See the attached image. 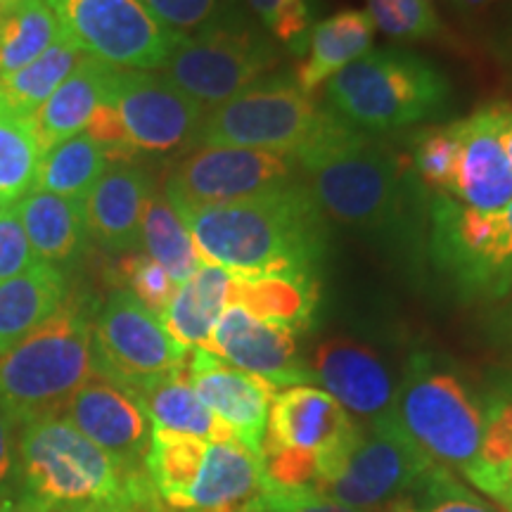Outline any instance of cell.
<instances>
[{
    "mask_svg": "<svg viewBox=\"0 0 512 512\" xmlns=\"http://www.w3.org/2000/svg\"><path fill=\"white\" fill-rule=\"evenodd\" d=\"M294 159L325 219L403 256L427 242L422 240L430 228L427 188L408 155L356 131L332 112L330 124Z\"/></svg>",
    "mask_w": 512,
    "mask_h": 512,
    "instance_id": "6da1fadb",
    "label": "cell"
},
{
    "mask_svg": "<svg viewBox=\"0 0 512 512\" xmlns=\"http://www.w3.org/2000/svg\"><path fill=\"white\" fill-rule=\"evenodd\" d=\"M176 211L204 264L233 275H318L328 256V219L304 183L254 200Z\"/></svg>",
    "mask_w": 512,
    "mask_h": 512,
    "instance_id": "7a4b0ae2",
    "label": "cell"
},
{
    "mask_svg": "<svg viewBox=\"0 0 512 512\" xmlns=\"http://www.w3.org/2000/svg\"><path fill=\"white\" fill-rule=\"evenodd\" d=\"M19 489L50 512L105 503L162 508L145 470L102 451L62 415L31 420L19 430Z\"/></svg>",
    "mask_w": 512,
    "mask_h": 512,
    "instance_id": "3957f363",
    "label": "cell"
},
{
    "mask_svg": "<svg viewBox=\"0 0 512 512\" xmlns=\"http://www.w3.org/2000/svg\"><path fill=\"white\" fill-rule=\"evenodd\" d=\"M95 309L86 294L69 292L53 316L0 356V408L19 427L60 415L95 375Z\"/></svg>",
    "mask_w": 512,
    "mask_h": 512,
    "instance_id": "277c9868",
    "label": "cell"
},
{
    "mask_svg": "<svg viewBox=\"0 0 512 512\" xmlns=\"http://www.w3.org/2000/svg\"><path fill=\"white\" fill-rule=\"evenodd\" d=\"M328 107L368 136L401 131L441 117L451 83L437 64L413 50H368L328 81Z\"/></svg>",
    "mask_w": 512,
    "mask_h": 512,
    "instance_id": "5b68a950",
    "label": "cell"
},
{
    "mask_svg": "<svg viewBox=\"0 0 512 512\" xmlns=\"http://www.w3.org/2000/svg\"><path fill=\"white\" fill-rule=\"evenodd\" d=\"M145 475L164 508L245 512L266 486L261 456L238 439L204 441L152 430Z\"/></svg>",
    "mask_w": 512,
    "mask_h": 512,
    "instance_id": "8992f818",
    "label": "cell"
},
{
    "mask_svg": "<svg viewBox=\"0 0 512 512\" xmlns=\"http://www.w3.org/2000/svg\"><path fill=\"white\" fill-rule=\"evenodd\" d=\"M394 418L432 463L463 477L479 463L484 403L446 358L430 351L408 356Z\"/></svg>",
    "mask_w": 512,
    "mask_h": 512,
    "instance_id": "52a82bcc",
    "label": "cell"
},
{
    "mask_svg": "<svg viewBox=\"0 0 512 512\" xmlns=\"http://www.w3.org/2000/svg\"><path fill=\"white\" fill-rule=\"evenodd\" d=\"M278 64V43L245 8H238L200 34L181 38L159 74L209 112L247 91Z\"/></svg>",
    "mask_w": 512,
    "mask_h": 512,
    "instance_id": "ba28073f",
    "label": "cell"
},
{
    "mask_svg": "<svg viewBox=\"0 0 512 512\" xmlns=\"http://www.w3.org/2000/svg\"><path fill=\"white\" fill-rule=\"evenodd\" d=\"M430 252L463 302H501L512 290V223L505 211H479L456 197L430 200Z\"/></svg>",
    "mask_w": 512,
    "mask_h": 512,
    "instance_id": "9c48e42d",
    "label": "cell"
},
{
    "mask_svg": "<svg viewBox=\"0 0 512 512\" xmlns=\"http://www.w3.org/2000/svg\"><path fill=\"white\" fill-rule=\"evenodd\" d=\"M332 110L297 86L292 74L264 76L207 112L197 147H247L297 157L330 124Z\"/></svg>",
    "mask_w": 512,
    "mask_h": 512,
    "instance_id": "30bf717a",
    "label": "cell"
},
{
    "mask_svg": "<svg viewBox=\"0 0 512 512\" xmlns=\"http://www.w3.org/2000/svg\"><path fill=\"white\" fill-rule=\"evenodd\" d=\"M432 463L392 415L387 420L358 422L342 451L318 472L311 489L351 505L384 512L425 477Z\"/></svg>",
    "mask_w": 512,
    "mask_h": 512,
    "instance_id": "8fae6325",
    "label": "cell"
},
{
    "mask_svg": "<svg viewBox=\"0 0 512 512\" xmlns=\"http://www.w3.org/2000/svg\"><path fill=\"white\" fill-rule=\"evenodd\" d=\"M354 430L356 420L323 389L297 384L275 392L261 446L266 479L311 489Z\"/></svg>",
    "mask_w": 512,
    "mask_h": 512,
    "instance_id": "7c38bea8",
    "label": "cell"
},
{
    "mask_svg": "<svg viewBox=\"0 0 512 512\" xmlns=\"http://www.w3.org/2000/svg\"><path fill=\"white\" fill-rule=\"evenodd\" d=\"M55 12L62 36L83 55L112 69L159 72L176 43L140 0H43Z\"/></svg>",
    "mask_w": 512,
    "mask_h": 512,
    "instance_id": "4fadbf2b",
    "label": "cell"
},
{
    "mask_svg": "<svg viewBox=\"0 0 512 512\" xmlns=\"http://www.w3.org/2000/svg\"><path fill=\"white\" fill-rule=\"evenodd\" d=\"M302 183L297 159L247 147H195L171 166L164 195L174 209L219 207Z\"/></svg>",
    "mask_w": 512,
    "mask_h": 512,
    "instance_id": "5bb4252c",
    "label": "cell"
},
{
    "mask_svg": "<svg viewBox=\"0 0 512 512\" xmlns=\"http://www.w3.org/2000/svg\"><path fill=\"white\" fill-rule=\"evenodd\" d=\"M183 349L166 332L159 316L124 287L95 309L93 316V363L95 373L138 392L145 384L166 377L185 366Z\"/></svg>",
    "mask_w": 512,
    "mask_h": 512,
    "instance_id": "9a60e30c",
    "label": "cell"
},
{
    "mask_svg": "<svg viewBox=\"0 0 512 512\" xmlns=\"http://www.w3.org/2000/svg\"><path fill=\"white\" fill-rule=\"evenodd\" d=\"M105 102L117 110L136 152H176L195 147L207 110L159 72L114 69Z\"/></svg>",
    "mask_w": 512,
    "mask_h": 512,
    "instance_id": "2e32d148",
    "label": "cell"
},
{
    "mask_svg": "<svg viewBox=\"0 0 512 512\" xmlns=\"http://www.w3.org/2000/svg\"><path fill=\"white\" fill-rule=\"evenodd\" d=\"M297 337L285 325L256 318L240 304H228L209 342L200 349L211 351L228 366L261 377L275 389L297 387L311 382L309 363L299 354Z\"/></svg>",
    "mask_w": 512,
    "mask_h": 512,
    "instance_id": "e0dca14e",
    "label": "cell"
},
{
    "mask_svg": "<svg viewBox=\"0 0 512 512\" xmlns=\"http://www.w3.org/2000/svg\"><path fill=\"white\" fill-rule=\"evenodd\" d=\"M183 370L204 406L233 432L242 446L261 456L268 411L275 396L273 384L228 366L219 356L200 347L188 351Z\"/></svg>",
    "mask_w": 512,
    "mask_h": 512,
    "instance_id": "ac0fdd59",
    "label": "cell"
},
{
    "mask_svg": "<svg viewBox=\"0 0 512 512\" xmlns=\"http://www.w3.org/2000/svg\"><path fill=\"white\" fill-rule=\"evenodd\" d=\"M60 415L102 451L133 470H145L152 425L136 394L126 387L95 373L67 401Z\"/></svg>",
    "mask_w": 512,
    "mask_h": 512,
    "instance_id": "d6986e66",
    "label": "cell"
},
{
    "mask_svg": "<svg viewBox=\"0 0 512 512\" xmlns=\"http://www.w3.org/2000/svg\"><path fill=\"white\" fill-rule=\"evenodd\" d=\"M311 382H318L358 422L394 415L396 387L382 358L366 344L347 337L320 342L313 351Z\"/></svg>",
    "mask_w": 512,
    "mask_h": 512,
    "instance_id": "ffe728a7",
    "label": "cell"
},
{
    "mask_svg": "<svg viewBox=\"0 0 512 512\" xmlns=\"http://www.w3.org/2000/svg\"><path fill=\"white\" fill-rule=\"evenodd\" d=\"M458 171L451 197L479 211H501L512 202V164L498 138L496 105L453 121Z\"/></svg>",
    "mask_w": 512,
    "mask_h": 512,
    "instance_id": "44dd1931",
    "label": "cell"
},
{
    "mask_svg": "<svg viewBox=\"0 0 512 512\" xmlns=\"http://www.w3.org/2000/svg\"><path fill=\"white\" fill-rule=\"evenodd\" d=\"M150 192V174L140 164L114 162L107 166L83 200L91 240L107 252H133L140 245V219Z\"/></svg>",
    "mask_w": 512,
    "mask_h": 512,
    "instance_id": "7402d4cb",
    "label": "cell"
},
{
    "mask_svg": "<svg viewBox=\"0 0 512 512\" xmlns=\"http://www.w3.org/2000/svg\"><path fill=\"white\" fill-rule=\"evenodd\" d=\"M19 219L38 261L69 273L91 247L83 202L31 190L17 202Z\"/></svg>",
    "mask_w": 512,
    "mask_h": 512,
    "instance_id": "603a6c76",
    "label": "cell"
},
{
    "mask_svg": "<svg viewBox=\"0 0 512 512\" xmlns=\"http://www.w3.org/2000/svg\"><path fill=\"white\" fill-rule=\"evenodd\" d=\"M114 69L83 55L72 74L64 79L57 91L43 102V107L29 121L34 133L38 155H48L53 147L83 133L95 107L105 100Z\"/></svg>",
    "mask_w": 512,
    "mask_h": 512,
    "instance_id": "cb8c5ba5",
    "label": "cell"
},
{
    "mask_svg": "<svg viewBox=\"0 0 512 512\" xmlns=\"http://www.w3.org/2000/svg\"><path fill=\"white\" fill-rule=\"evenodd\" d=\"M318 302V275L311 273L233 275L230 280V304H240L252 316L285 325L297 335L313 325Z\"/></svg>",
    "mask_w": 512,
    "mask_h": 512,
    "instance_id": "d4e9b609",
    "label": "cell"
},
{
    "mask_svg": "<svg viewBox=\"0 0 512 512\" xmlns=\"http://www.w3.org/2000/svg\"><path fill=\"white\" fill-rule=\"evenodd\" d=\"M69 292L67 273L38 259L0 285V356L53 316Z\"/></svg>",
    "mask_w": 512,
    "mask_h": 512,
    "instance_id": "484cf974",
    "label": "cell"
},
{
    "mask_svg": "<svg viewBox=\"0 0 512 512\" xmlns=\"http://www.w3.org/2000/svg\"><path fill=\"white\" fill-rule=\"evenodd\" d=\"M375 24L363 10H339L313 24L309 50L292 76L306 95H313L323 83L342 72L347 64L366 55L373 43Z\"/></svg>",
    "mask_w": 512,
    "mask_h": 512,
    "instance_id": "4316f807",
    "label": "cell"
},
{
    "mask_svg": "<svg viewBox=\"0 0 512 512\" xmlns=\"http://www.w3.org/2000/svg\"><path fill=\"white\" fill-rule=\"evenodd\" d=\"M230 280L233 273L214 264H202L190 275L159 316L162 325L183 349H197L209 342L211 332L230 304Z\"/></svg>",
    "mask_w": 512,
    "mask_h": 512,
    "instance_id": "83f0119b",
    "label": "cell"
},
{
    "mask_svg": "<svg viewBox=\"0 0 512 512\" xmlns=\"http://www.w3.org/2000/svg\"><path fill=\"white\" fill-rule=\"evenodd\" d=\"M133 394L143 406L152 430L185 434L204 441L235 439L233 432L195 394L183 368L145 384Z\"/></svg>",
    "mask_w": 512,
    "mask_h": 512,
    "instance_id": "f1b7e54d",
    "label": "cell"
},
{
    "mask_svg": "<svg viewBox=\"0 0 512 512\" xmlns=\"http://www.w3.org/2000/svg\"><path fill=\"white\" fill-rule=\"evenodd\" d=\"M81 60V50L62 36L29 67L0 76V114L29 124L43 102L57 91V86L74 72Z\"/></svg>",
    "mask_w": 512,
    "mask_h": 512,
    "instance_id": "f546056e",
    "label": "cell"
},
{
    "mask_svg": "<svg viewBox=\"0 0 512 512\" xmlns=\"http://www.w3.org/2000/svg\"><path fill=\"white\" fill-rule=\"evenodd\" d=\"M140 245L150 259L166 268L176 285L185 283L190 275L200 271L204 264L195 242H192L190 230L178 211L171 207L164 192L152 188L143 207V219H140Z\"/></svg>",
    "mask_w": 512,
    "mask_h": 512,
    "instance_id": "4dcf8cb0",
    "label": "cell"
},
{
    "mask_svg": "<svg viewBox=\"0 0 512 512\" xmlns=\"http://www.w3.org/2000/svg\"><path fill=\"white\" fill-rule=\"evenodd\" d=\"M107 166H110V159L102 145L95 143L88 133H76L41 157L31 190L83 202L105 174Z\"/></svg>",
    "mask_w": 512,
    "mask_h": 512,
    "instance_id": "1f68e13d",
    "label": "cell"
},
{
    "mask_svg": "<svg viewBox=\"0 0 512 512\" xmlns=\"http://www.w3.org/2000/svg\"><path fill=\"white\" fill-rule=\"evenodd\" d=\"M60 38V22L43 0H19L0 17V76L29 67Z\"/></svg>",
    "mask_w": 512,
    "mask_h": 512,
    "instance_id": "d6a6232c",
    "label": "cell"
},
{
    "mask_svg": "<svg viewBox=\"0 0 512 512\" xmlns=\"http://www.w3.org/2000/svg\"><path fill=\"white\" fill-rule=\"evenodd\" d=\"M38 145L31 126L0 114V204H15L36 181Z\"/></svg>",
    "mask_w": 512,
    "mask_h": 512,
    "instance_id": "836d02e7",
    "label": "cell"
},
{
    "mask_svg": "<svg viewBox=\"0 0 512 512\" xmlns=\"http://www.w3.org/2000/svg\"><path fill=\"white\" fill-rule=\"evenodd\" d=\"M384 512H498L489 503L482 501L475 491L460 484L456 472L446 470L441 465H432L425 477L389 505Z\"/></svg>",
    "mask_w": 512,
    "mask_h": 512,
    "instance_id": "e575fe53",
    "label": "cell"
},
{
    "mask_svg": "<svg viewBox=\"0 0 512 512\" xmlns=\"http://www.w3.org/2000/svg\"><path fill=\"white\" fill-rule=\"evenodd\" d=\"M411 164L427 190L451 195L458 171V138L453 124L427 126L413 133Z\"/></svg>",
    "mask_w": 512,
    "mask_h": 512,
    "instance_id": "d590c367",
    "label": "cell"
},
{
    "mask_svg": "<svg viewBox=\"0 0 512 512\" xmlns=\"http://www.w3.org/2000/svg\"><path fill=\"white\" fill-rule=\"evenodd\" d=\"M368 15L375 29L401 41H437L444 36L432 0H368Z\"/></svg>",
    "mask_w": 512,
    "mask_h": 512,
    "instance_id": "8d00e7d4",
    "label": "cell"
},
{
    "mask_svg": "<svg viewBox=\"0 0 512 512\" xmlns=\"http://www.w3.org/2000/svg\"><path fill=\"white\" fill-rule=\"evenodd\" d=\"M247 5L275 43L297 57L306 55L316 24V10L309 0H247Z\"/></svg>",
    "mask_w": 512,
    "mask_h": 512,
    "instance_id": "74e56055",
    "label": "cell"
},
{
    "mask_svg": "<svg viewBox=\"0 0 512 512\" xmlns=\"http://www.w3.org/2000/svg\"><path fill=\"white\" fill-rule=\"evenodd\" d=\"M114 278L155 316H162L178 290L166 268L147 254L121 256L114 266Z\"/></svg>",
    "mask_w": 512,
    "mask_h": 512,
    "instance_id": "f35d334b",
    "label": "cell"
},
{
    "mask_svg": "<svg viewBox=\"0 0 512 512\" xmlns=\"http://www.w3.org/2000/svg\"><path fill=\"white\" fill-rule=\"evenodd\" d=\"M171 34L188 38L242 8V0H140Z\"/></svg>",
    "mask_w": 512,
    "mask_h": 512,
    "instance_id": "ab89813d",
    "label": "cell"
},
{
    "mask_svg": "<svg viewBox=\"0 0 512 512\" xmlns=\"http://www.w3.org/2000/svg\"><path fill=\"white\" fill-rule=\"evenodd\" d=\"M245 512H368L342 505L309 486H280L266 482L259 498Z\"/></svg>",
    "mask_w": 512,
    "mask_h": 512,
    "instance_id": "60d3db41",
    "label": "cell"
},
{
    "mask_svg": "<svg viewBox=\"0 0 512 512\" xmlns=\"http://www.w3.org/2000/svg\"><path fill=\"white\" fill-rule=\"evenodd\" d=\"M34 261L36 256L19 219L17 202L8 204L0 209V285L27 271Z\"/></svg>",
    "mask_w": 512,
    "mask_h": 512,
    "instance_id": "b9f144b4",
    "label": "cell"
},
{
    "mask_svg": "<svg viewBox=\"0 0 512 512\" xmlns=\"http://www.w3.org/2000/svg\"><path fill=\"white\" fill-rule=\"evenodd\" d=\"M19 430L22 427L0 408V494L19 491Z\"/></svg>",
    "mask_w": 512,
    "mask_h": 512,
    "instance_id": "7bdbcfd3",
    "label": "cell"
},
{
    "mask_svg": "<svg viewBox=\"0 0 512 512\" xmlns=\"http://www.w3.org/2000/svg\"><path fill=\"white\" fill-rule=\"evenodd\" d=\"M486 337L505 358L512 361V290L486 316Z\"/></svg>",
    "mask_w": 512,
    "mask_h": 512,
    "instance_id": "ee69618b",
    "label": "cell"
},
{
    "mask_svg": "<svg viewBox=\"0 0 512 512\" xmlns=\"http://www.w3.org/2000/svg\"><path fill=\"white\" fill-rule=\"evenodd\" d=\"M0 512H50L36 503L34 498L22 494V489L12 491V494H0Z\"/></svg>",
    "mask_w": 512,
    "mask_h": 512,
    "instance_id": "f6af8a7d",
    "label": "cell"
},
{
    "mask_svg": "<svg viewBox=\"0 0 512 512\" xmlns=\"http://www.w3.org/2000/svg\"><path fill=\"white\" fill-rule=\"evenodd\" d=\"M508 486H512V456L508 460V465H505L501 472H496V475H491V477L479 479V482L475 484V489H479L484 496L491 498L494 494H498L501 489H508Z\"/></svg>",
    "mask_w": 512,
    "mask_h": 512,
    "instance_id": "bcb514c9",
    "label": "cell"
},
{
    "mask_svg": "<svg viewBox=\"0 0 512 512\" xmlns=\"http://www.w3.org/2000/svg\"><path fill=\"white\" fill-rule=\"evenodd\" d=\"M496 121H498V138L512 164V107L496 105Z\"/></svg>",
    "mask_w": 512,
    "mask_h": 512,
    "instance_id": "7dc6e473",
    "label": "cell"
},
{
    "mask_svg": "<svg viewBox=\"0 0 512 512\" xmlns=\"http://www.w3.org/2000/svg\"><path fill=\"white\" fill-rule=\"evenodd\" d=\"M53 512H147L138 505L128 503H105V505H76V508H57Z\"/></svg>",
    "mask_w": 512,
    "mask_h": 512,
    "instance_id": "c3c4849f",
    "label": "cell"
},
{
    "mask_svg": "<svg viewBox=\"0 0 512 512\" xmlns=\"http://www.w3.org/2000/svg\"><path fill=\"white\" fill-rule=\"evenodd\" d=\"M491 498H494V501L501 505L505 512H512V486H508V489H501L498 494H494Z\"/></svg>",
    "mask_w": 512,
    "mask_h": 512,
    "instance_id": "681fc988",
    "label": "cell"
},
{
    "mask_svg": "<svg viewBox=\"0 0 512 512\" xmlns=\"http://www.w3.org/2000/svg\"><path fill=\"white\" fill-rule=\"evenodd\" d=\"M486 3H489V0H456L458 8H460V10H465V12H472V10L484 8Z\"/></svg>",
    "mask_w": 512,
    "mask_h": 512,
    "instance_id": "f907efd6",
    "label": "cell"
},
{
    "mask_svg": "<svg viewBox=\"0 0 512 512\" xmlns=\"http://www.w3.org/2000/svg\"><path fill=\"white\" fill-rule=\"evenodd\" d=\"M17 3H19V0H0V17H3L5 12H8L12 5H17Z\"/></svg>",
    "mask_w": 512,
    "mask_h": 512,
    "instance_id": "816d5d0a",
    "label": "cell"
},
{
    "mask_svg": "<svg viewBox=\"0 0 512 512\" xmlns=\"http://www.w3.org/2000/svg\"><path fill=\"white\" fill-rule=\"evenodd\" d=\"M3 207H8V204H0V209H3Z\"/></svg>",
    "mask_w": 512,
    "mask_h": 512,
    "instance_id": "f5cc1de1",
    "label": "cell"
}]
</instances>
